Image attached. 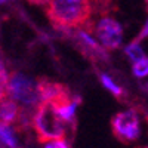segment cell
Here are the masks:
<instances>
[{
	"mask_svg": "<svg viewBox=\"0 0 148 148\" xmlns=\"http://www.w3.org/2000/svg\"><path fill=\"white\" fill-rule=\"evenodd\" d=\"M90 0H49L46 15L58 30H84L89 27L92 16Z\"/></svg>",
	"mask_w": 148,
	"mask_h": 148,
	"instance_id": "6da1fadb",
	"label": "cell"
},
{
	"mask_svg": "<svg viewBox=\"0 0 148 148\" xmlns=\"http://www.w3.org/2000/svg\"><path fill=\"white\" fill-rule=\"evenodd\" d=\"M31 125L39 142L67 139L68 135L76 130L62 120V117L49 101H40L37 104L31 117Z\"/></svg>",
	"mask_w": 148,
	"mask_h": 148,
	"instance_id": "7a4b0ae2",
	"label": "cell"
},
{
	"mask_svg": "<svg viewBox=\"0 0 148 148\" xmlns=\"http://www.w3.org/2000/svg\"><path fill=\"white\" fill-rule=\"evenodd\" d=\"M9 95L12 96L21 110L25 111L34 110L40 102V95L37 90V84L22 74H14L9 79Z\"/></svg>",
	"mask_w": 148,
	"mask_h": 148,
	"instance_id": "3957f363",
	"label": "cell"
},
{
	"mask_svg": "<svg viewBox=\"0 0 148 148\" xmlns=\"http://www.w3.org/2000/svg\"><path fill=\"white\" fill-rule=\"evenodd\" d=\"M111 129L114 136L123 144L138 141L141 136V120L138 113L133 110L117 113L111 119Z\"/></svg>",
	"mask_w": 148,
	"mask_h": 148,
	"instance_id": "277c9868",
	"label": "cell"
},
{
	"mask_svg": "<svg viewBox=\"0 0 148 148\" xmlns=\"http://www.w3.org/2000/svg\"><path fill=\"white\" fill-rule=\"evenodd\" d=\"M93 34L99 45L107 51H116L123 42V27L113 16H102L93 25Z\"/></svg>",
	"mask_w": 148,
	"mask_h": 148,
	"instance_id": "5b68a950",
	"label": "cell"
},
{
	"mask_svg": "<svg viewBox=\"0 0 148 148\" xmlns=\"http://www.w3.org/2000/svg\"><path fill=\"white\" fill-rule=\"evenodd\" d=\"M74 42L79 46L82 53L84 56H88L92 61H107V52L104 51V47L96 43L95 39H92L89 31H83V30H76L74 34Z\"/></svg>",
	"mask_w": 148,
	"mask_h": 148,
	"instance_id": "8992f818",
	"label": "cell"
},
{
	"mask_svg": "<svg viewBox=\"0 0 148 148\" xmlns=\"http://www.w3.org/2000/svg\"><path fill=\"white\" fill-rule=\"evenodd\" d=\"M22 114L24 111L21 107L10 98H5L0 101V123L3 125H19L22 123Z\"/></svg>",
	"mask_w": 148,
	"mask_h": 148,
	"instance_id": "52a82bcc",
	"label": "cell"
},
{
	"mask_svg": "<svg viewBox=\"0 0 148 148\" xmlns=\"http://www.w3.org/2000/svg\"><path fill=\"white\" fill-rule=\"evenodd\" d=\"M99 79H101V83L104 84V88L108 89V90L113 93L116 98H123V95H125V90H123L120 86L108 76V74H101Z\"/></svg>",
	"mask_w": 148,
	"mask_h": 148,
	"instance_id": "ba28073f",
	"label": "cell"
},
{
	"mask_svg": "<svg viewBox=\"0 0 148 148\" xmlns=\"http://www.w3.org/2000/svg\"><path fill=\"white\" fill-rule=\"evenodd\" d=\"M125 53H126V56L132 61V62H136V61H139L141 58H144V56H145L142 46H141V45H139V42H136V40H135L133 43H130V45H127V46H126Z\"/></svg>",
	"mask_w": 148,
	"mask_h": 148,
	"instance_id": "9c48e42d",
	"label": "cell"
},
{
	"mask_svg": "<svg viewBox=\"0 0 148 148\" xmlns=\"http://www.w3.org/2000/svg\"><path fill=\"white\" fill-rule=\"evenodd\" d=\"M0 141L6 144L9 148H16V141H15L14 133H12L10 126L3 125V123H0Z\"/></svg>",
	"mask_w": 148,
	"mask_h": 148,
	"instance_id": "30bf717a",
	"label": "cell"
},
{
	"mask_svg": "<svg viewBox=\"0 0 148 148\" xmlns=\"http://www.w3.org/2000/svg\"><path fill=\"white\" fill-rule=\"evenodd\" d=\"M132 73L135 77L138 79H142V77H147L148 76V58H141L139 61L133 62V68H132Z\"/></svg>",
	"mask_w": 148,
	"mask_h": 148,
	"instance_id": "8fae6325",
	"label": "cell"
},
{
	"mask_svg": "<svg viewBox=\"0 0 148 148\" xmlns=\"http://www.w3.org/2000/svg\"><path fill=\"white\" fill-rule=\"evenodd\" d=\"M9 96V77L6 74V70L0 61V101Z\"/></svg>",
	"mask_w": 148,
	"mask_h": 148,
	"instance_id": "7c38bea8",
	"label": "cell"
},
{
	"mask_svg": "<svg viewBox=\"0 0 148 148\" xmlns=\"http://www.w3.org/2000/svg\"><path fill=\"white\" fill-rule=\"evenodd\" d=\"M45 148H70V145L65 139H55V141L46 142Z\"/></svg>",
	"mask_w": 148,
	"mask_h": 148,
	"instance_id": "4fadbf2b",
	"label": "cell"
},
{
	"mask_svg": "<svg viewBox=\"0 0 148 148\" xmlns=\"http://www.w3.org/2000/svg\"><path fill=\"white\" fill-rule=\"evenodd\" d=\"M145 37H148V19H147V22H145V25H144L142 31L139 33V36H138V39H136V42H141L142 39H145Z\"/></svg>",
	"mask_w": 148,
	"mask_h": 148,
	"instance_id": "5bb4252c",
	"label": "cell"
},
{
	"mask_svg": "<svg viewBox=\"0 0 148 148\" xmlns=\"http://www.w3.org/2000/svg\"><path fill=\"white\" fill-rule=\"evenodd\" d=\"M27 2L31 5H37V6H46L49 0H27Z\"/></svg>",
	"mask_w": 148,
	"mask_h": 148,
	"instance_id": "9a60e30c",
	"label": "cell"
},
{
	"mask_svg": "<svg viewBox=\"0 0 148 148\" xmlns=\"http://www.w3.org/2000/svg\"><path fill=\"white\" fill-rule=\"evenodd\" d=\"M9 0H0V5H3V3H8Z\"/></svg>",
	"mask_w": 148,
	"mask_h": 148,
	"instance_id": "2e32d148",
	"label": "cell"
},
{
	"mask_svg": "<svg viewBox=\"0 0 148 148\" xmlns=\"http://www.w3.org/2000/svg\"><path fill=\"white\" fill-rule=\"evenodd\" d=\"M144 2H145V3H147V5H148V0H144Z\"/></svg>",
	"mask_w": 148,
	"mask_h": 148,
	"instance_id": "e0dca14e",
	"label": "cell"
},
{
	"mask_svg": "<svg viewBox=\"0 0 148 148\" xmlns=\"http://www.w3.org/2000/svg\"><path fill=\"white\" fill-rule=\"evenodd\" d=\"M147 90H148V84H147Z\"/></svg>",
	"mask_w": 148,
	"mask_h": 148,
	"instance_id": "ac0fdd59",
	"label": "cell"
},
{
	"mask_svg": "<svg viewBox=\"0 0 148 148\" xmlns=\"http://www.w3.org/2000/svg\"><path fill=\"white\" fill-rule=\"evenodd\" d=\"M147 148H148V147H147Z\"/></svg>",
	"mask_w": 148,
	"mask_h": 148,
	"instance_id": "d6986e66",
	"label": "cell"
}]
</instances>
